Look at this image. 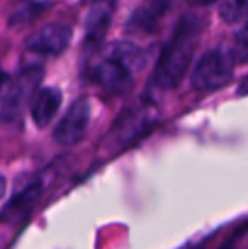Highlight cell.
<instances>
[{
  "label": "cell",
  "mask_w": 248,
  "mask_h": 249,
  "mask_svg": "<svg viewBox=\"0 0 248 249\" xmlns=\"http://www.w3.org/2000/svg\"><path fill=\"white\" fill-rule=\"evenodd\" d=\"M145 63V51L129 43H113L102 48L89 66V76L109 93H123L131 87L134 73Z\"/></svg>",
  "instance_id": "cell-1"
},
{
  "label": "cell",
  "mask_w": 248,
  "mask_h": 249,
  "mask_svg": "<svg viewBox=\"0 0 248 249\" xmlns=\"http://www.w3.org/2000/svg\"><path fill=\"white\" fill-rule=\"evenodd\" d=\"M197 34L199 26L194 19H184L180 22L170 43L162 51V56H160L155 73H153V83L158 89H175L182 82L192 61Z\"/></svg>",
  "instance_id": "cell-2"
},
{
  "label": "cell",
  "mask_w": 248,
  "mask_h": 249,
  "mask_svg": "<svg viewBox=\"0 0 248 249\" xmlns=\"http://www.w3.org/2000/svg\"><path fill=\"white\" fill-rule=\"evenodd\" d=\"M235 56L223 50H212L206 53L195 65L191 82L195 90L211 92L221 89L231 80Z\"/></svg>",
  "instance_id": "cell-3"
},
{
  "label": "cell",
  "mask_w": 248,
  "mask_h": 249,
  "mask_svg": "<svg viewBox=\"0 0 248 249\" xmlns=\"http://www.w3.org/2000/svg\"><path fill=\"white\" fill-rule=\"evenodd\" d=\"M41 80V68H27L19 73L16 80L9 85L2 102V117L16 119L22 112L26 102L31 104V99L36 93Z\"/></svg>",
  "instance_id": "cell-4"
},
{
  "label": "cell",
  "mask_w": 248,
  "mask_h": 249,
  "mask_svg": "<svg viewBox=\"0 0 248 249\" xmlns=\"http://www.w3.org/2000/svg\"><path fill=\"white\" fill-rule=\"evenodd\" d=\"M90 121L89 100L80 99L73 102L63 119L55 127V141L61 146H73L83 139Z\"/></svg>",
  "instance_id": "cell-5"
},
{
  "label": "cell",
  "mask_w": 248,
  "mask_h": 249,
  "mask_svg": "<svg viewBox=\"0 0 248 249\" xmlns=\"http://www.w3.org/2000/svg\"><path fill=\"white\" fill-rule=\"evenodd\" d=\"M72 41V29L61 22H51L34 31L26 39V50L36 54H61Z\"/></svg>",
  "instance_id": "cell-6"
},
{
  "label": "cell",
  "mask_w": 248,
  "mask_h": 249,
  "mask_svg": "<svg viewBox=\"0 0 248 249\" xmlns=\"http://www.w3.org/2000/svg\"><path fill=\"white\" fill-rule=\"evenodd\" d=\"M61 92L55 87L38 89L31 99V115L38 127H46L61 107Z\"/></svg>",
  "instance_id": "cell-7"
},
{
  "label": "cell",
  "mask_w": 248,
  "mask_h": 249,
  "mask_svg": "<svg viewBox=\"0 0 248 249\" xmlns=\"http://www.w3.org/2000/svg\"><path fill=\"white\" fill-rule=\"evenodd\" d=\"M113 0H97L92 5L89 19H87V37H89V41L97 43L104 37L111 24V19H113Z\"/></svg>",
  "instance_id": "cell-8"
},
{
  "label": "cell",
  "mask_w": 248,
  "mask_h": 249,
  "mask_svg": "<svg viewBox=\"0 0 248 249\" xmlns=\"http://www.w3.org/2000/svg\"><path fill=\"white\" fill-rule=\"evenodd\" d=\"M117 127L114 129V134H116L117 141H131L133 138L143 132V129L148 127L150 124V110L148 108H136L131 114L124 115L119 122H117Z\"/></svg>",
  "instance_id": "cell-9"
},
{
  "label": "cell",
  "mask_w": 248,
  "mask_h": 249,
  "mask_svg": "<svg viewBox=\"0 0 248 249\" xmlns=\"http://www.w3.org/2000/svg\"><path fill=\"white\" fill-rule=\"evenodd\" d=\"M39 185L41 183H38V181H33V183H29L26 188H22V190H20L16 197L10 200L9 205L3 209L2 219L14 217V215H20V213L26 212V210L34 203V200L39 197V194H41Z\"/></svg>",
  "instance_id": "cell-10"
},
{
  "label": "cell",
  "mask_w": 248,
  "mask_h": 249,
  "mask_svg": "<svg viewBox=\"0 0 248 249\" xmlns=\"http://www.w3.org/2000/svg\"><path fill=\"white\" fill-rule=\"evenodd\" d=\"M167 7V0H152L148 5H145L134 17L133 22L136 24V27H141L145 31H150V27L155 26V20L160 16H163Z\"/></svg>",
  "instance_id": "cell-11"
},
{
  "label": "cell",
  "mask_w": 248,
  "mask_h": 249,
  "mask_svg": "<svg viewBox=\"0 0 248 249\" xmlns=\"http://www.w3.org/2000/svg\"><path fill=\"white\" fill-rule=\"evenodd\" d=\"M219 16L228 24L238 22L248 16V0H221Z\"/></svg>",
  "instance_id": "cell-12"
},
{
  "label": "cell",
  "mask_w": 248,
  "mask_h": 249,
  "mask_svg": "<svg viewBox=\"0 0 248 249\" xmlns=\"http://www.w3.org/2000/svg\"><path fill=\"white\" fill-rule=\"evenodd\" d=\"M233 56H235L236 61H243V63L248 61V27H245V29L236 36Z\"/></svg>",
  "instance_id": "cell-13"
},
{
  "label": "cell",
  "mask_w": 248,
  "mask_h": 249,
  "mask_svg": "<svg viewBox=\"0 0 248 249\" xmlns=\"http://www.w3.org/2000/svg\"><path fill=\"white\" fill-rule=\"evenodd\" d=\"M236 93L238 95H248V76L245 80H243L242 83H240V87H238V90H236Z\"/></svg>",
  "instance_id": "cell-14"
},
{
  "label": "cell",
  "mask_w": 248,
  "mask_h": 249,
  "mask_svg": "<svg viewBox=\"0 0 248 249\" xmlns=\"http://www.w3.org/2000/svg\"><path fill=\"white\" fill-rule=\"evenodd\" d=\"M5 190H7V181H5V178L0 175V198L5 195Z\"/></svg>",
  "instance_id": "cell-15"
},
{
  "label": "cell",
  "mask_w": 248,
  "mask_h": 249,
  "mask_svg": "<svg viewBox=\"0 0 248 249\" xmlns=\"http://www.w3.org/2000/svg\"><path fill=\"white\" fill-rule=\"evenodd\" d=\"M214 2H218V0H192V3H195V5H211Z\"/></svg>",
  "instance_id": "cell-16"
},
{
  "label": "cell",
  "mask_w": 248,
  "mask_h": 249,
  "mask_svg": "<svg viewBox=\"0 0 248 249\" xmlns=\"http://www.w3.org/2000/svg\"><path fill=\"white\" fill-rule=\"evenodd\" d=\"M5 80H7V76L3 75L2 71H0V89H2V87H3V83H5Z\"/></svg>",
  "instance_id": "cell-17"
},
{
  "label": "cell",
  "mask_w": 248,
  "mask_h": 249,
  "mask_svg": "<svg viewBox=\"0 0 248 249\" xmlns=\"http://www.w3.org/2000/svg\"><path fill=\"white\" fill-rule=\"evenodd\" d=\"M226 249H229V248H226Z\"/></svg>",
  "instance_id": "cell-18"
}]
</instances>
